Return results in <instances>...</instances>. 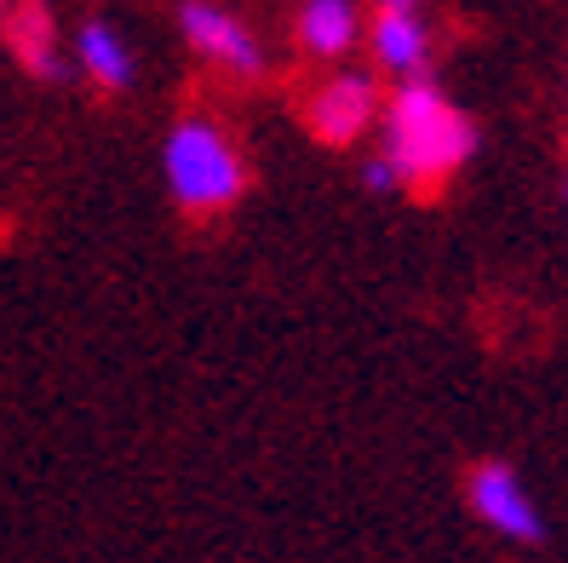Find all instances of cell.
I'll return each instance as SVG.
<instances>
[{"mask_svg": "<svg viewBox=\"0 0 568 563\" xmlns=\"http://www.w3.org/2000/svg\"><path fill=\"white\" fill-rule=\"evenodd\" d=\"M477 150V127L459 104H448L443 87H430L425 76L403 81L385 104V161L403 184H443L448 173H459Z\"/></svg>", "mask_w": 568, "mask_h": 563, "instance_id": "obj_1", "label": "cell"}, {"mask_svg": "<svg viewBox=\"0 0 568 563\" xmlns=\"http://www.w3.org/2000/svg\"><path fill=\"white\" fill-rule=\"evenodd\" d=\"M161 173H166V190H173L179 213L190 219H213V213H230L247 190V161L236 150V139L224 132V121L190 110L173 121L161 144Z\"/></svg>", "mask_w": 568, "mask_h": 563, "instance_id": "obj_2", "label": "cell"}, {"mask_svg": "<svg viewBox=\"0 0 568 563\" xmlns=\"http://www.w3.org/2000/svg\"><path fill=\"white\" fill-rule=\"evenodd\" d=\"M179 29H184V41L213 63V70L236 76V81H258L264 76L258 36L230 7H219V0H179Z\"/></svg>", "mask_w": 568, "mask_h": 563, "instance_id": "obj_3", "label": "cell"}, {"mask_svg": "<svg viewBox=\"0 0 568 563\" xmlns=\"http://www.w3.org/2000/svg\"><path fill=\"white\" fill-rule=\"evenodd\" d=\"M305 121H311L316 139L333 144V150L356 144L362 132L379 121V81L367 76V70H339V76H327V81L311 92Z\"/></svg>", "mask_w": 568, "mask_h": 563, "instance_id": "obj_4", "label": "cell"}, {"mask_svg": "<svg viewBox=\"0 0 568 563\" xmlns=\"http://www.w3.org/2000/svg\"><path fill=\"white\" fill-rule=\"evenodd\" d=\"M471 512L499 529V535H511V541H540V512H534L528 501V489L517 483L511 466H499V460H483V466L471 472Z\"/></svg>", "mask_w": 568, "mask_h": 563, "instance_id": "obj_5", "label": "cell"}, {"mask_svg": "<svg viewBox=\"0 0 568 563\" xmlns=\"http://www.w3.org/2000/svg\"><path fill=\"white\" fill-rule=\"evenodd\" d=\"M0 36L18 52V63L36 81H58L63 58H58V36H52V7L47 0H0Z\"/></svg>", "mask_w": 568, "mask_h": 563, "instance_id": "obj_6", "label": "cell"}, {"mask_svg": "<svg viewBox=\"0 0 568 563\" xmlns=\"http://www.w3.org/2000/svg\"><path fill=\"white\" fill-rule=\"evenodd\" d=\"M367 47H374L379 70L414 81L430 58V29L419 23V12H379L374 29H367Z\"/></svg>", "mask_w": 568, "mask_h": 563, "instance_id": "obj_7", "label": "cell"}, {"mask_svg": "<svg viewBox=\"0 0 568 563\" xmlns=\"http://www.w3.org/2000/svg\"><path fill=\"white\" fill-rule=\"evenodd\" d=\"M75 58L92 76V87H104V92H126L132 76H139V58H132V47L121 41V29L104 23V18H87L75 29Z\"/></svg>", "mask_w": 568, "mask_h": 563, "instance_id": "obj_8", "label": "cell"}, {"mask_svg": "<svg viewBox=\"0 0 568 563\" xmlns=\"http://www.w3.org/2000/svg\"><path fill=\"white\" fill-rule=\"evenodd\" d=\"M362 41L356 0H305L298 7V47L311 58H345Z\"/></svg>", "mask_w": 568, "mask_h": 563, "instance_id": "obj_9", "label": "cell"}, {"mask_svg": "<svg viewBox=\"0 0 568 563\" xmlns=\"http://www.w3.org/2000/svg\"><path fill=\"white\" fill-rule=\"evenodd\" d=\"M362 184L374 190V195H390V190H403V173H396L385 155H367L362 161Z\"/></svg>", "mask_w": 568, "mask_h": 563, "instance_id": "obj_10", "label": "cell"}, {"mask_svg": "<svg viewBox=\"0 0 568 563\" xmlns=\"http://www.w3.org/2000/svg\"><path fill=\"white\" fill-rule=\"evenodd\" d=\"M379 12H419V0H379Z\"/></svg>", "mask_w": 568, "mask_h": 563, "instance_id": "obj_11", "label": "cell"}]
</instances>
